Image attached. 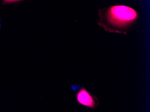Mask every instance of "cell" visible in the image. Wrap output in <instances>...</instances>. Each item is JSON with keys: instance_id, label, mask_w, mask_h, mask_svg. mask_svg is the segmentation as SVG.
I'll list each match as a JSON object with an SVG mask.
<instances>
[{"instance_id": "cell-1", "label": "cell", "mask_w": 150, "mask_h": 112, "mask_svg": "<svg viewBox=\"0 0 150 112\" xmlns=\"http://www.w3.org/2000/svg\"><path fill=\"white\" fill-rule=\"evenodd\" d=\"M98 12V25L108 32L126 34L138 17L135 10L122 5L102 8Z\"/></svg>"}, {"instance_id": "cell-2", "label": "cell", "mask_w": 150, "mask_h": 112, "mask_svg": "<svg viewBox=\"0 0 150 112\" xmlns=\"http://www.w3.org/2000/svg\"><path fill=\"white\" fill-rule=\"evenodd\" d=\"M76 100L80 104L93 109H95L99 104L97 98L88 92L84 87H82L77 92Z\"/></svg>"}, {"instance_id": "cell-3", "label": "cell", "mask_w": 150, "mask_h": 112, "mask_svg": "<svg viewBox=\"0 0 150 112\" xmlns=\"http://www.w3.org/2000/svg\"><path fill=\"white\" fill-rule=\"evenodd\" d=\"M1 19L0 18V21H1ZM0 27H1V24H0Z\"/></svg>"}]
</instances>
